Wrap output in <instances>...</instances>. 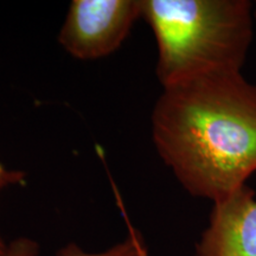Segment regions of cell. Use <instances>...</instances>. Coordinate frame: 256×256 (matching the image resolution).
<instances>
[{"label": "cell", "mask_w": 256, "mask_h": 256, "mask_svg": "<svg viewBox=\"0 0 256 256\" xmlns=\"http://www.w3.org/2000/svg\"><path fill=\"white\" fill-rule=\"evenodd\" d=\"M152 138L188 194L223 200L256 171V86L241 72H220L166 87Z\"/></svg>", "instance_id": "1"}, {"label": "cell", "mask_w": 256, "mask_h": 256, "mask_svg": "<svg viewBox=\"0 0 256 256\" xmlns=\"http://www.w3.org/2000/svg\"><path fill=\"white\" fill-rule=\"evenodd\" d=\"M248 0H142L158 48L162 88L220 72H241L255 16Z\"/></svg>", "instance_id": "2"}, {"label": "cell", "mask_w": 256, "mask_h": 256, "mask_svg": "<svg viewBox=\"0 0 256 256\" xmlns=\"http://www.w3.org/2000/svg\"><path fill=\"white\" fill-rule=\"evenodd\" d=\"M139 18L142 0H74L58 42L75 58H101L119 49Z\"/></svg>", "instance_id": "3"}, {"label": "cell", "mask_w": 256, "mask_h": 256, "mask_svg": "<svg viewBox=\"0 0 256 256\" xmlns=\"http://www.w3.org/2000/svg\"><path fill=\"white\" fill-rule=\"evenodd\" d=\"M197 256H256V200L248 185L214 203Z\"/></svg>", "instance_id": "4"}, {"label": "cell", "mask_w": 256, "mask_h": 256, "mask_svg": "<svg viewBox=\"0 0 256 256\" xmlns=\"http://www.w3.org/2000/svg\"><path fill=\"white\" fill-rule=\"evenodd\" d=\"M57 256H147V250L139 234H130L124 242L102 252H87L75 243H69L57 252Z\"/></svg>", "instance_id": "5"}, {"label": "cell", "mask_w": 256, "mask_h": 256, "mask_svg": "<svg viewBox=\"0 0 256 256\" xmlns=\"http://www.w3.org/2000/svg\"><path fill=\"white\" fill-rule=\"evenodd\" d=\"M38 252L40 246L36 241L28 238H19L10 242L0 256H37Z\"/></svg>", "instance_id": "6"}, {"label": "cell", "mask_w": 256, "mask_h": 256, "mask_svg": "<svg viewBox=\"0 0 256 256\" xmlns=\"http://www.w3.org/2000/svg\"><path fill=\"white\" fill-rule=\"evenodd\" d=\"M25 180V174L20 171H14V170H8L4 165L0 162V190L10 185L22 184ZM8 244L2 241L0 236V254L5 250Z\"/></svg>", "instance_id": "7"}, {"label": "cell", "mask_w": 256, "mask_h": 256, "mask_svg": "<svg viewBox=\"0 0 256 256\" xmlns=\"http://www.w3.org/2000/svg\"><path fill=\"white\" fill-rule=\"evenodd\" d=\"M254 16H255V18H256V11H254Z\"/></svg>", "instance_id": "8"}, {"label": "cell", "mask_w": 256, "mask_h": 256, "mask_svg": "<svg viewBox=\"0 0 256 256\" xmlns=\"http://www.w3.org/2000/svg\"><path fill=\"white\" fill-rule=\"evenodd\" d=\"M255 6H256V2H255Z\"/></svg>", "instance_id": "9"}]
</instances>
